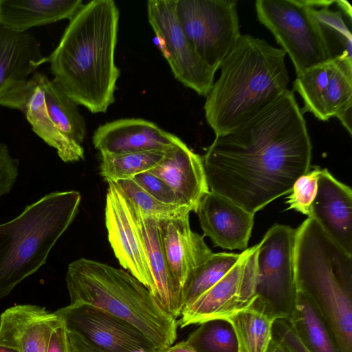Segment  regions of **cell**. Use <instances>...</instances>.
Listing matches in <instances>:
<instances>
[{
    "instance_id": "cell-33",
    "label": "cell",
    "mask_w": 352,
    "mask_h": 352,
    "mask_svg": "<svg viewBox=\"0 0 352 352\" xmlns=\"http://www.w3.org/2000/svg\"><path fill=\"white\" fill-rule=\"evenodd\" d=\"M321 171L320 167L300 176L294 184L290 195L287 197V210L294 209L308 217L311 205L316 197L318 179Z\"/></svg>"
},
{
    "instance_id": "cell-42",
    "label": "cell",
    "mask_w": 352,
    "mask_h": 352,
    "mask_svg": "<svg viewBox=\"0 0 352 352\" xmlns=\"http://www.w3.org/2000/svg\"><path fill=\"white\" fill-rule=\"evenodd\" d=\"M136 352H165L164 349H156L153 348L149 350H142Z\"/></svg>"
},
{
    "instance_id": "cell-40",
    "label": "cell",
    "mask_w": 352,
    "mask_h": 352,
    "mask_svg": "<svg viewBox=\"0 0 352 352\" xmlns=\"http://www.w3.org/2000/svg\"><path fill=\"white\" fill-rule=\"evenodd\" d=\"M266 352H289V351L277 338L273 336Z\"/></svg>"
},
{
    "instance_id": "cell-41",
    "label": "cell",
    "mask_w": 352,
    "mask_h": 352,
    "mask_svg": "<svg viewBox=\"0 0 352 352\" xmlns=\"http://www.w3.org/2000/svg\"><path fill=\"white\" fill-rule=\"evenodd\" d=\"M0 352H19V351L14 347L0 344Z\"/></svg>"
},
{
    "instance_id": "cell-9",
    "label": "cell",
    "mask_w": 352,
    "mask_h": 352,
    "mask_svg": "<svg viewBox=\"0 0 352 352\" xmlns=\"http://www.w3.org/2000/svg\"><path fill=\"white\" fill-rule=\"evenodd\" d=\"M304 102L302 113L318 120L337 118L351 135L352 58L338 56L296 76L293 84Z\"/></svg>"
},
{
    "instance_id": "cell-17",
    "label": "cell",
    "mask_w": 352,
    "mask_h": 352,
    "mask_svg": "<svg viewBox=\"0 0 352 352\" xmlns=\"http://www.w3.org/2000/svg\"><path fill=\"white\" fill-rule=\"evenodd\" d=\"M41 75L42 73L36 72L25 83L3 96L0 106L23 113L32 131L47 145L56 149L64 162L83 160L84 148L69 142L60 133L50 117L41 82Z\"/></svg>"
},
{
    "instance_id": "cell-13",
    "label": "cell",
    "mask_w": 352,
    "mask_h": 352,
    "mask_svg": "<svg viewBox=\"0 0 352 352\" xmlns=\"http://www.w3.org/2000/svg\"><path fill=\"white\" fill-rule=\"evenodd\" d=\"M54 313L67 331L80 335L102 352H136L155 348L135 326L96 307L74 303Z\"/></svg>"
},
{
    "instance_id": "cell-4",
    "label": "cell",
    "mask_w": 352,
    "mask_h": 352,
    "mask_svg": "<svg viewBox=\"0 0 352 352\" xmlns=\"http://www.w3.org/2000/svg\"><path fill=\"white\" fill-rule=\"evenodd\" d=\"M296 287L315 305L340 352H352V255L308 217L295 229Z\"/></svg>"
},
{
    "instance_id": "cell-26",
    "label": "cell",
    "mask_w": 352,
    "mask_h": 352,
    "mask_svg": "<svg viewBox=\"0 0 352 352\" xmlns=\"http://www.w3.org/2000/svg\"><path fill=\"white\" fill-rule=\"evenodd\" d=\"M311 12L318 23L332 58H352L351 26L352 8L344 0H308Z\"/></svg>"
},
{
    "instance_id": "cell-6",
    "label": "cell",
    "mask_w": 352,
    "mask_h": 352,
    "mask_svg": "<svg viewBox=\"0 0 352 352\" xmlns=\"http://www.w3.org/2000/svg\"><path fill=\"white\" fill-rule=\"evenodd\" d=\"M80 200L76 190L50 192L0 224V298L46 263L76 217Z\"/></svg>"
},
{
    "instance_id": "cell-39",
    "label": "cell",
    "mask_w": 352,
    "mask_h": 352,
    "mask_svg": "<svg viewBox=\"0 0 352 352\" xmlns=\"http://www.w3.org/2000/svg\"><path fill=\"white\" fill-rule=\"evenodd\" d=\"M165 352H197L186 340L164 349Z\"/></svg>"
},
{
    "instance_id": "cell-29",
    "label": "cell",
    "mask_w": 352,
    "mask_h": 352,
    "mask_svg": "<svg viewBox=\"0 0 352 352\" xmlns=\"http://www.w3.org/2000/svg\"><path fill=\"white\" fill-rule=\"evenodd\" d=\"M241 256V253H212L197 267L184 286L182 309L217 283L236 264Z\"/></svg>"
},
{
    "instance_id": "cell-31",
    "label": "cell",
    "mask_w": 352,
    "mask_h": 352,
    "mask_svg": "<svg viewBox=\"0 0 352 352\" xmlns=\"http://www.w3.org/2000/svg\"><path fill=\"white\" fill-rule=\"evenodd\" d=\"M114 183L126 201L150 219L161 221L190 215L191 210L188 207L166 204L157 201L132 179Z\"/></svg>"
},
{
    "instance_id": "cell-28",
    "label": "cell",
    "mask_w": 352,
    "mask_h": 352,
    "mask_svg": "<svg viewBox=\"0 0 352 352\" xmlns=\"http://www.w3.org/2000/svg\"><path fill=\"white\" fill-rule=\"evenodd\" d=\"M41 82L47 111L54 124L69 142L83 148L87 126L78 104L45 74H42Z\"/></svg>"
},
{
    "instance_id": "cell-30",
    "label": "cell",
    "mask_w": 352,
    "mask_h": 352,
    "mask_svg": "<svg viewBox=\"0 0 352 352\" xmlns=\"http://www.w3.org/2000/svg\"><path fill=\"white\" fill-rule=\"evenodd\" d=\"M166 151H148L114 155H101L100 175L107 182L132 179L149 171L162 159Z\"/></svg>"
},
{
    "instance_id": "cell-11",
    "label": "cell",
    "mask_w": 352,
    "mask_h": 352,
    "mask_svg": "<svg viewBox=\"0 0 352 352\" xmlns=\"http://www.w3.org/2000/svg\"><path fill=\"white\" fill-rule=\"evenodd\" d=\"M295 229L274 224L258 244L256 295L287 320L296 291L294 267Z\"/></svg>"
},
{
    "instance_id": "cell-38",
    "label": "cell",
    "mask_w": 352,
    "mask_h": 352,
    "mask_svg": "<svg viewBox=\"0 0 352 352\" xmlns=\"http://www.w3.org/2000/svg\"><path fill=\"white\" fill-rule=\"evenodd\" d=\"M71 352H102L80 335L67 331Z\"/></svg>"
},
{
    "instance_id": "cell-5",
    "label": "cell",
    "mask_w": 352,
    "mask_h": 352,
    "mask_svg": "<svg viewBox=\"0 0 352 352\" xmlns=\"http://www.w3.org/2000/svg\"><path fill=\"white\" fill-rule=\"evenodd\" d=\"M70 304H87L138 328L156 349L174 344L177 320L157 303L148 289L129 272L81 258L66 273Z\"/></svg>"
},
{
    "instance_id": "cell-10",
    "label": "cell",
    "mask_w": 352,
    "mask_h": 352,
    "mask_svg": "<svg viewBox=\"0 0 352 352\" xmlns=\"http://www.w3.org/2000/svg\"><path fill=\"white\" fill-rule=\"evenodd\" d=\"M146 6L148 22L175 78L206 96L216 72L201 60L185 35L177 16L176 0H150Z\"/></svg>"
},
{
    "instance_id": "cell-43",
    "label": "cell",
    "mask_w": 352,
    "mask_h": 352,
    "mask_svg": "<svg viewBox=\"0 0 352 352\" xmlns=\"http://www.w3.org/2000/svg\"><path fill=\"white\" fill-rule=\"evenodd\" d=\"M1 0H0V5H1Z\"/></svg>"
},
{
    "instance_id": "cell-15",
    "label": "cell",
    "mask_w": 352,
    "mask_h": 352,
    "mask_svg": "<svg viewBox=\"0 0 352 352\" xmlns=\"http://www.w3.org/2000/svg\"><path fill=\"white\" fill-rule=\"evenodd\" d=\"M195 212L203 236H208L214 246L228 250L247 248L254 214L212 190L202 197Z\"/></svg>"
},
{
    "instance_id": "cell-1",
    "label": "cell",
    "mask_w": 352,
    "mask_h": 352,
    "mask_svg": "<svg viewBox=\"0 0 352 352\" xmlns=\"http://www.w3.org/2000/svg\"><path fill=\"white\" fill-rule=\"evenodd\" d=\"M311 148L289 89L237 129L216 135L202 157L209 190L255 214L309 172Z\"/></svg>"
},
{
    "instance_id": "cell-25",
    "label": "cell",
    "mask_w": 352,
    "mask_h": 352,
    "mask_svg": "<svg viewBox=\"0 0 352 352\" xmlns=\"http://www.w3.org/2000/svg\"><path fill=\"white\" fill-rule=\"evenodd\" d=\"M280 318L272 308L256 295L245 308L228 316L239 352H266L273 337L274 322Z\"/></svg>"
},
{
    "instance_id": "cell-24",
    "label": "cell",
    "mask_w": 352,
    "mask_h": 352,
    "mask_svg": "<svg viewBox=\"0 0 352 352\" xmlns=\"http://www.w3.org/2000/svg\"><path fill=\"white\" fill-rule=\"evenodd\" d=\"M82 0H1L0 23L19 32L70 20L83 6Z\"/></svg>"
},
{
    "instance_id": "cell-7",
    "label": "cell",
    "mask_w": 352,
    "mask_h": 352,
    "mask_svg": "<svg viewBox=\"0 0 352 352\" xmlns=\"http://www.w3.org/2000/svg\"><path fill=\"white\" fill-rule=\"evenodd\" d=\"M255 8L258 21L289 55L296 76L333 58L308 0H257Z\"/></svg>"
},
{
    "instance_id": "cell-2",
    "label": "cell",
    "mask_w": 352,
    "mask_h": 352,
    "mask_svg": "<svg viewBox=\"0 0 352 352\" xmlns=\"http://www.w3.org/2000/svg\"><path fill=\"white\" fill-rule=\"evenodd\" d=\"M120 12L113 0L87 2L69 20L48 56L52 79L77 104L105 113L115 101Z\"/></svg>"
},
{
    "instance_id": "cell-14",
    "label": "cell",
    "mask_w": 352,
    "mask_h": 352,
    "mask_svg": "<svg viewBox=\"0 0 352 352\" xmlns=\"http://www.w3.org/2000/svg\"><path fill=\"white\" fill-rule=\"evenodd\" d=\"M105 225L120 264L143 283L151 295L154 283L144 243L129 204L113 182H107Z\"/></svg>"
},
{
    "instance_id": "cell-12",
    "label": "cell",
    "mask_w": 352,
    "mask_h": 352,
    "mask_svg": "<svg viewBox=\"0 0 352 352\" xmlns=\"http://www.w3.org/2000/svg\"><path fill=\"white\" fill-rule=\"evenodd\" d=\"M258 244L245 249L236 264L217 283L182 309L178 327L226 319L250 305L256 297Z\"/></svg>"
},
{
    "instance_id": "cell-19",
    "label": "cell",
    "mask_w": 352,
    "mask_h": 352,
    "mask_svg": "<svg viewBox=\"0 0 352 352\" xmlns=\"http://www.w3.org/2000/svg\"><path fill=\"white\" fill-rule=\"evenodd\" d=\"M175 193L181 205L196 212L202 197L210 190L202 157L181 140L166 151L151 170Z\"/></svg>"
},
{
    "instance_id": "cell-27",
    "label": "cell",
    "mask_w": 352,
    "mask_h": 352,
    "mask_svg": "<svg viewBox=\"0 0 352 352\" xmlns=\"http://www.w3.org/2000/svg\"><path fill=\"white\" fill-rule=\"evenodd\" d=\"M287 321L311 352H340L319 311L296 285Z\"/></svg>"
},
{
    "instance_id": "cell-16",
    "label": "cell",
    "mask_w": 352,
    "mask_h": 352,
    "mask_svg": "<svg viewBox=\"0 0 352 352\" xmlns=\"http://www.w3.org/2000/svg\"><path fill=\"white\" fill-rule=\"evenodd\" d=\"M92 140L101 155H114L166 151L182 140L153 122L141 118H122L99 126Z\"/></svg>"
},
{
    "instance_id": "cell-8",
    "label": "cell",
    "mask_w": 352,
    "mask_h": 352,
    "mask_svg": "<svg viewBox=\"0 0 352 352\" xmlns=\"http://www.w3.org/2000/svg\"><path fill=\"white\" fill-rule=\"evenodd\" d=\"M176 14L196 54L216 72L241 35L237 1L176 0Z\"/></svg>"
},
{
    "instance_id": "cell-3",
    "label": "cell",
    "mask_w": 352,
    "mask_h": 352,
    "mask_svg": "<svg viewBox=\"0 0 352 352\" xmlns=\"http://www.w3.org/2000/svg\"><path fill=\"white\" fill-rule=\"evenodd\" d=\"M285 55L265 40L240 36L204 104L207 123L216 135L237 129L289 90Z\"/></svg>"
},
{
    "instance_id": "cell-23",
    "label": "cell",
    "mask_w": 352,
    "mask_h": 352,
    "mask_svg": "<svg viewBox=\"0 0 352 352\" xmlns=\"http://www.w3.org/2000/svg\"><path fill=\"white\" fill-rule=\"evenodd\" d=\"M128 204L146 249L154 283L152 296L162 309L177 320L183 307L182 290L170 272L161 241L159 223Z\"/></svg>"
},
{
    "instance_id": "cell-32",
    "label": "cell",
    "mask_w": 352,
    "mask_h": 352,
    "mask_svg": "<svg viewBox=\"0 0 352 352\" xmlns=\"http://www.w3.org/2000/svg\"><path fill=\"white\" fill-rule=\"evenodd\" d=\"M186 341L197 352H239L233 328L225 319L210 320L199 324Z\"/></svg>"
},
{
    "instance_id": "cell-34",
    "label": "cell",
    "mask_w": 352,
    "mask_h": 352,
    "mask_svg": "<svg viewBox=\"0 0 352 352\" xmlns=\"http://www.w3.org/2000/svg\"><path fill=\"white\" fill-rule=\"evenodd\" d=\"M132 179L157 201L169 205H181L170 186L151 171L138 174Z\"/></svg>"
},
{
    "instance_id": "cell-20",
    "label": "cell",
    "mask_w": 352,
    "mask_h": 352,
    "mask_svg": "<svg viewBox=\"0 0 352 352\" xmlns=\"http://www.w3.org/2000/svg\"><path fill=\"white\" fill-rule=\"evenodd\" d=\"M61 319L45 307L19 305L0 316V344L19 352H47L53 330Z\"/></svg>"
},
{
    "instance_id": "cell-18",
    "label": "cell",
    "mask_w": 352,
    "mask_h": 352,
    "mask_svg": "<svg viewBox=\"0 0 352 352\" xmlns=\"http://www.w3.org/2000/svg\"><path fill=\"white\" fill-rule=\"evenodd\" d=\"M345 252L352 255V190L321 169L316 197L308 217Z\"/></svg>"
},
{
    "instance_id": "cell-21",
    "label": "cell",
    "mask_w": 352,
    "mask_h": 352,
    "mask_svg": "<svg viewBox=\"0 0 352 352\" xmlns=\"http://www.w3.org/2000/svg\"><path fill=\"white\" fill-rule=\"evenodd\" d=\"M164 253L176 283L183 291L192 272L212 254L204 236L193 232L189 215L158 221Z\"/></svg>"
},
{
    "instance_id": "cell-37",
    "label": "cell",
    "mask_w": 352,
    "mask_h": 352,
    "mask_svg": "<svg viewBox=\"0 0 352 352\" xmlns=\"http://www.w3.org/2000/svg\"><path fill=\"white\" fill-rule=\"evenodd\" d=\"M47 352H71L67 330L62 319L52 333Z\"/></svg>"
},
{
    "instance_id": "cell-35",
    "label": "cell",
    "mask_w": 352,
    "mask_h": 352,
    "mask_svg": "<svg viewBox=\"0 0 352 352\" xmlns=\"http://www.w3.org/2000/svg\"><path fill=\"white\" fill-rule=\"evenodd\" d=\"M19 160L12 157L6 144L0 143V197L8 194L16 182Z\"/></svg>"
},
{
    "instance_id": "cell-36",
    "label": "cell",
    "mask_w": 352,
    "mask_h": 352,
    "mask_svg": "<svg viewBox=\"0 0 352 352\" xmlns=\"http://www.w3.org/2000/svg\"><path fill=\"white\" fill-rule=\"evenodd\" d=\"M273 336L277 338L289 352H311L294 332L287 320L277 319L273 326Z\"/></svg>"
},
{
    "instance_id": "cell-22",
    "label": "cell",
    "mask_w": 352,
    "mask_h": 352,
    "mask_svg": "<svg viewBox=\"0 0 352 352\" xmlns=\"http://www.w3.org/2000/svg\"><path fill=\"white\" fill-rule=\"evenodd\" d=\"M46 63L48 57L43 54L33 35L13 31L0 23V102Z\"/></svg>"
}]
</instances>
